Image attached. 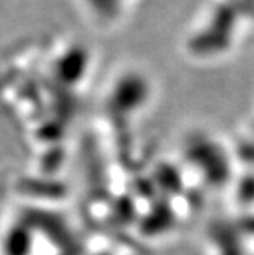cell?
Returning a JSON list of instances; mask_svg holds the SVG:
<instances>
[]
</instances>
